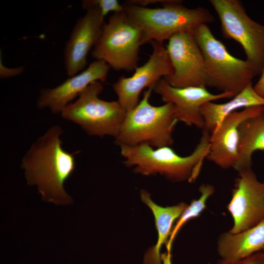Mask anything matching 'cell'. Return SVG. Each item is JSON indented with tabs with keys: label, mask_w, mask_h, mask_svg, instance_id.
<instances>
[{
	"label": "cell",
	"mask_w": 264,
	"mask_h": 264,
	"mask_svg": "<svg viewBox=\"0 0 264 264\" xmlns=\"http://www.w3.org/2000/svg\"><path fill=\"white\" fill-rule=\"evenodd\" d=\"M63 130L58 125L50 127L31 145L22 159L27 184L36 186L42 199L56 205L73 202L64 184L76 167L77 151L69 153L62 147Z\"/></svg>",
	"instance_id": "obj_1"
},
{
	"label": "cell",
	"mask_w": 264,
	"mask_h": 264,
	"mask_svg": "<svg viewBox=\"0 0 264 264\" xmlns=\"http://www.w3.org/2000/svg\"><path fill=\"white\" fill-rule=\"evenodd\" d=\"M211 133L203 129L199 142L187 156L178 154L170 146L154 148L147 144L120 146L123 164L143 176L160 175L175 182L194 181L198 176L210 146Z\"/></svg>",
	"instance_id": "obj_2"
},
{
	"label": "cell",
	"mask_w": 264,
	"mask_h": 264,
	"mask_svg": "<svg viewBox=\"0 0 264 264\" xmlns=\"http://www.w3.org/2000/svg\"><path fill=\"white\" fill-rule=\"evenodd\" d=\"M153 88L144 92L138 104L126 112L115 143L118 146L147 144L154 148L170 146L178 120L170 103L154 106L149 102Z\"/></svg>",
	"instance_id": "obj_3"
},
{
	"label": "cell",
	"mask_w": 264,
	"mask_h": 264,
	"mask_svg": "<svg viewBox=\"0 0 264 264\" xmlns=\"http://www.w3.org/2000/svg\"><path fill=\"white\" fill-rule=\"evenodd\" d=\"M124 6L129 16L141 29L144 44L152 41L163 42L181 32H194L199 25L214 21L208 9L187 8L179 0H169L157 8L126 3Z\"/></svg>",
	"instance_id": "obj_4"
},
{
	"label": "cell",
	"mask_w": 264,
	"mask_h": 264,
	"mask_svg": "<svg viewBox=\"0 0 264 264\" xmlns=\"http://www.w3.org/2000/svg\"><path fill=\"white\" fill-rule=\"evenodd\" d=\"M194 35L204 57L206 86L237 95L252 82L255 75L248 62L231 55L207 24L198 26Z\"/></svg>",
	"instance_id": "obj_5"
},
{
	"label": "cell",
	"mask_w": 264,
	"mask_h": 264,
	"mask_svg": "<svg viewBox=\"0 0 264 264\" xmlns=\"http://www.w3.org/2000/svg\"><path fill=\"white\" fill-rule=\"evenodd\" d=\"M143 33L126 11L115 13L105 23L91 56L116 70L131 71L138 66Z\"/></svg>",
	"instance_id": "obj_6"
},
{
	"label": "cell",
	"mask_w": 264,
	"mask_h": 264,
	"mask_svg": "<svg viewBox=\"0 0 264 264\" xmlns=\"http://www.w3.org/2000/svg\"><path fill=\"white\" fill-rule=\"evenodd\" d=\"M103 82L91 83L61 113L62 117L79 125L88 135L115 138L125 118L126 111L117 101L99 98Z\"/></svg>",
	"instance_id": "obj_7"
},
{
	"label": "cell",
	"mask_w": 264,
	"mask_h": 264,
	"mask_svg": "<svg viewBox=\"0 0 264 264\" xmlns=\"http://www.w3.org/2000/svg\"><path fill=\"white\" fill-rule=\"evenodd\" d=\"M220 21L222 34L242 47L256 76L264 68V24H260L247 14L239 0H210Z\"/></svg>",
	"instance_id": "obj_8"
},
{
	"label": "cell",
	"mask_w": 264,
	"mask_h": 264,
	"mask_svg": "<svg viewBox=\"0 0 264 264\" xmlns=\"http://www.w3.org/2000/svg\"><path fill=\"white\" fill-rule=\"evenodd\" d=\"M152 54L142 66L137 67L130 77L121 76L112 84L117 101L126 112L139 102V97L143 89L154 88L162 79L171 75L173 68L166 47L163 42L152 41Z\"/></svg>",
	"instance_id": "obj_9"
},
{
	"label": "cell",
	"mask_w": 264,
	"mask_h": 264,
	"mask_svg": "<svg viewBox=\"0 0 264 264\" xmlns=\"http://www.w3.org/2000/svg\"><path fill=\"white\" fill-rule=\"evenodd\" d=\"M168 40L166 49L174 72L163 79L176 88L206 87L204 57L194 32L179 33Z\"/></svg>",
	"instance_id": "obj_10"
},
{
	"label": "cell",
	"mask_w": 264,
	"mask_h": 264,
	"mask_svg": "<svg viewBox=\"0 0 264 264\" xmlns=\"http://www.w3.org/2000/svg\"><path fill=\"white\" fill-rule=\"evenodd\" d=\"M238 174L227 205L233 220L228 232L233 234L246 230L264 220V184L257 179L252 168Z\"/></svg>",
	"instance_id": "obj_11"
},
{
	"label": "cell",
	"mask_w": 264,
	"mask_h": 264,
	"mask_svg": "<svg viewBox=\"0 0 264 264\" xmlns=\"http://www.w3.org/2000/svg\"><path fill=\"white\" fill-rule=\"evenodd\" d=\"M163 102L173 104L176 108V117L178 121L187 126H194L203 129L204 122L201 107L204 104L236 95L232 92H221L214 94L205 87H188L178 88L169 84L163 78L153 88Z\"/></svg>",
	"instance_id": "obj_12"
},
{
	"label": "cell",
	"mask_w": 264,
	"mask_h": 264,
	"mask_svg": "<svg viewBox=\"0 0 264 264\" xmlns=\"http://www.w3.org/2000/svg\"><path fill=\"white\" fill-rule=\"evenodd\" d=\"M86 11V14L77 20L64 48V65L69 77L85 67L88 55L98 41L105 23L97 7Z\"/></svg>",
	"instance_id": "obj_13"
},
{
	"label": "cell",
	"mask_w": 264,
	"mask_h": 264,
	"mask_svg": "<svg viewBox=\"0 0 264 264\" xmlns=\"http://www.w3.org/2000/svg\"><path fill=\"white\" fill-rule=\"evenodd\" d=\"M263 112L264 106H253L235 111L227 116L210 133L206 159L224 169L233 168L238 157L240 124Z\"/></svg>",
	"instance_id": "obj_14"
},
{
	"label": "cell",
	"mask_w": 264,
	"mask_h": 264,
	"mask_svg": "<svg viewBox=\"0 0 264 264\" xmlns=\"http://www.w3.org/2000/svg\"><path fill=\"white\" fill-rule=\"evenodd\" d=\"M110 67L104 61L95 60L86 69L57 87L42 88L37 99V107L48 109L55 114L61 113L91 83L97 81L104 83Z\"/></svg>",
	"instance_id": "obj_15"
},
{
	"label": "cell",
	"mask_w": 264,
	"mask_h": 264,
	"mask_svg": "<svg viewBox=\"0 0 264 264\" xmlns=\"http://www.w3.org/2000/svg\"><path fill=\"white\" fill-rule=\"evenodd\" d=\"M264 247V220L246 230L220 235L217 250L220 259L238 261L262 251Z\"/></svg>",
	"instance_id": "obj_16"
},
{
	"label": "cell",
	"mask_w": 264,
	"mask_h": 264,
	"mask_svg": "<svg viewBox=\"0 0 264 264\" xmlns=\"http://www.w3.org/2000/svg\"><path fill=\"white\" fill-rule=\"evenodd\" d=\"M140 195L142 202L147 205L153 212L158 235L156 244L152 247L146 254V261L148 264H160L159 252L161 247L164 243L166 244L174 223L176 221L188 204L180 202L173 206L162 207L152 200L150 194L145 190H141Z\"/></svg>",
	"instance_id": "obj_17"
},
{
	"label": "cell",
	"mask_w": 264,
	"mask_h": 264,
	"mask_svg": "<svg viewBox=\"0 0 264 264\" xmlns=\"http://www.w3.org/2000/svg\"><path fill=\"white\" fill-rule=\"evenodd\" d=\"M253 106H264V98L256 92L251 82L227 102L217 104L210 102L203 105L201 107V112L204 122L203 129L211 133L230 113L241 108Z\"/></svg>",
	"instance_id": "obj_18"
},
{
	"label": "cell",
	"mask_w": 264,
	"mask_h": 264,
	"mask_svg": "<svg viewBox=\"0 0 264 264\" xmlns=\"http://www.w3.org/2000/svg\"><path fill=\"white\" fill-rule=\"evenodd\" d=\"M258 150L264 151V112L240 124L238 157L233 168L238 172L251 168L252 154Z\"/></svg>",
	"instance_id": "obj_19"
},
{
	"label": "cell",
	"mask_w": 264,
	"mask_h": 264,
	"mask_svg": "<svg viewBox=\"0 0 264 264\" xmlns=\"http://www.w3.org/2000/svg\"><path fill=\"white\" fill-rule=\"evenodd\" d=\"M200 196L193 199L190 205L183 211L173 227L171 235L166 244L168 253H171L172 244L177 233L187 221L198 217L206 208V202L215 192L214 186L209 183H203L199 187Z\"/></svg>",
	"instance_id": "obj_20"
},
{
	"label": "cell",
	"mask_w": 264,
	"mask_h": 264,
	"mask_svg": "<svg viewBox=\"0 0 264 264\" xmlns=\"http://www.w3.org/2000/svg\"><path fill=\"white\" fill-rule=\"evenodd\" d=\"M96 6L99 9L103 18L110 12H121L124 10V5L121 4L117 0H85L82 2V7L84 10Z\"/></svg>",
	"instance_id": "obj_21"
},
{
	"label": "cell",
	"mask_w": 264,
	"mask_h": 264,
	"mask_svg": "<svg viewBox=\"0 0 264 264\" xmlns=\"http://www.w3.org/2000/svg\"><path fill=\"white\" fill-rule=\"evenodd\" d=\"M215 264H264V255L260 251L246 258L235 262H229L220 259Z\"/></svg>",
	"instance_id": "obj_22"
},
{
	"label": "cell",
	"mask_w": 264,
	"mask_h": 264,
	"mask_svg": "<svg viewBox=\"0 0 264 264\" xmlns=\"http://www.w3.org/2000/svg\"><path fill=\"white\" fill-rule=\"evenodd\" d=\"M24 70L22 66L8 68L5 66L2 62L1 53L0 57V79L7 78L17 76L22 73Z\"/></svg>",
	"instance_id": "obj_23"
},
{
	"label": "cell",
	"mask_w": 264,
	"mask_h": 264,
	"mask_svg": "<svg viewBox=\"0 0 264 264\" xmlns=\"http://www.w3.org/2000/svg\"><path fill=\"white\" fill-rule=\"evenodd\" d=\"M253 88L259 96L264 98V68L259 80L253 86Z\"/></svg>",
	"instance_id": "obj_24"
},
{
	"label": "cell",
	"mask_w": 264,
	"mask_h": 264,
	"mask_svg": "<svg viewBox=\"0 0 264 264\" xmlns=\"http://www.w3.org/2000/svg\"><path fill=\"white\" fill-rule=\"evenodd\" d=\"M262 252L263 253L264 255V247L263 248Z\"/></svg>",
	"instance_id": "obj_25"
},
{
	"label": "cell",
	"mask_w": 264,
	"mask_h": 264,
	"mask_svg": "<svg viewBox=\"0 0 264 264\" xmlns=\"http://www.w3.org/2000/svg\"><path fill=\"white\" fill-rule=\"evenodd\" d=\"M263 183L264 184V181H263Z\"/></svg>",
	"instance_id": "obj_26"
},
{
	"label": "cell",
	"mask_w": 264,
	"mask_h": 264,
	"mask_svg": "<svg viewBox=\"0 0 264 264\" xmlns=\"http://www.w3.org/2000/svg\"></svg>",
	"instance_id": "obj_27"
}]
</instances>
